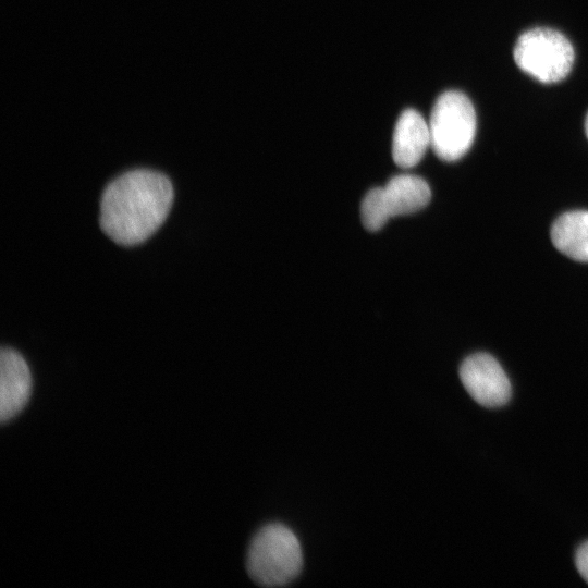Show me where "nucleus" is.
<instances>
[{
	"instance_id": "1",
	"label": "nucleus",
	"mask_w": 588,
	"mask_h": 588,
	"mask_svg": "<svg viewBox=\"0 0 588 588\" xmlns=\"http://www.w3.org/2000/svg\"><path fill=\"white\" fill-rule=\"evenodd\" d=\"M173 197L172 183L164 174L147 169L127 171L102 193L100 228L119 245H138L164 222Z\"/></svg>"
},
{
	"instance_id": "2",
	"label": "nucleus",
	"mask_w": 588,
	"mask_h": 588,
	"mask_svg": "<svg viewBox=\"0 0 588 588\" xmlns=\"http://www.w3.org/2000/svg\"><path fill=\"white\" fill-rule=\"evenodd\" d=\"M246 566L252 580L260 586L289 584L297 577L303 566L297 537L281 524L265 526L250 542Z\"/></svg>"
},
{
	"instance_id": "3",
	"label": "nucleus",
	"mask_w": 588,
	"mask_h": 588,
	"mask_svg": "<svg viewBox=\"0 0 588 588\" xmlns=\"http://www.w3.org/2000/svg\"><path fill=\"white\" fill-rule=\"evenodd\" d=\"M428 125L434 154L443 161H456L469 150L475 138L474 106L461 91L443 93L432 108Z\"/></svg>"
},
{
	"instance_id": "4",
	"label": "nucleus",
	"mask_w": 588,
	"mask_h": 588,
	"mask_svg": "<svg viewBox=\"0 0 588 588\" xmlns=\"http://www.w3.org/2000/svg\"><path fill=\"white\" fill-rule=\"evenodd\" d=\"M518 68L535 79L551 84L567 76L574 63V49L558 30L537 27L522 34L514 47Z\"/></svg>"
},
{
	"instance_id": "5",
	"label": "nucleus",
	"mask_w": 588,
	"mask_h": 588,
	"mask_svg": "<svg viewBox=\"0 0 588 588\" xmlns=\"http://www.w3.org/2000/svg\"><path fill=\"white\" fill-rule=\"evenodd\" d=\"M430 198V187L422 177L393 176L384 187H375L366 194L360 206L362 222L367 230L378 231L390 218L421 210Z\"/></svg>"
},
{
	"instance_id": "6",
	"label": "nucleus",
	"mask_w": 588,
	"mask_h": 588,
	"mask_svg": "<svg viewBox=\"0 0 588 588\" xmlns=\"http://www.w3.org/2000/svg\"><path fill=\"white\" fill-rule=\"evenodd\" d=\"M460 378L469 395L480 405L499 407L507 403L512 389L501 365L487 353H476L464 359Z\"/></svg>"
},
{
	"instance_id": "7",
	"label": "nucleus",
	"mask_w": 588,
	"mask_h": 588,
	"mask_svg": "<svg viewBox=\"0 0 588 588\" xmlns=\"http://www.w3.org/2000/svg\"><path fill=\"white\" fill-rule=\"evenodd\" d=\"M32 392V375L23 356L10 348L0 352V420L7 422L27 404Z\"/></svg>"
},
{
	"instance_id": "8",
	"label": "nucleus",
	"mask_w": 588,
	"mask_h": 588,
	"mask_svg": "<svg viewBox=\"0 0 588 588\" xmlns=\"http://www.w3.org/2000/svg\"><path fill=\"white\" fill-rule=\"evenodd\" d=\"M430 146L429 125L420 113L405 110L399 118L392 140V156L400 168L415 167Z\"/></svg>"
},
{
	"instance_id": "9",
	"label": "nucleus",
	"mask_w": 588,
	"mask_h": 588,
	"mask_svg": "<svg viewBox=\"0 0 588 588\" xmlns=\"http://www.w3.org/2000/svg\"><path fill=\"white\" fill-rule=\"evenodd\" d=\"M550 235L554 247L563 255L588 262V211L563 213L552 224Z\"/></svg>"
},
{
	"instance_id": "10",
	"label": "nucleus",
	"mask_w": 588,
	"mask_h": 588,
	"mask_svg": "<svg viewBox=\"0 0 588 588\" xmlns=\"http://www.w3.org/2000/svg\"><path fill=\"white\" fill-rule=\"evenodd\" d=\"M575 562L579 574L588 583V541L578 548Z\"/></svg>"
},
{
	"instance_id": "11",
	"label": "nucleus",
	"mask_w": 588,
	"mask_h": 588,
	"mask_svg": "<svg viewBox=\"0 0 588 588\" xmlns=\"http://www.w3.org/2000/svg\"><path fill=\"white\" fill-rule=\"evenodd\" d=\"M585 131H586V135L588 137V114H587L586 121H585Z\"/></svg>"
}]
</instances>
